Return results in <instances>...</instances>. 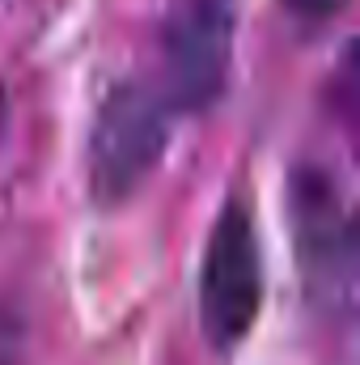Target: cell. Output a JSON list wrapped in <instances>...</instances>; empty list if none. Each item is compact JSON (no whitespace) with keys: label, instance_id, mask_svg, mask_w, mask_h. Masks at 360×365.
Listing matches in <instances>:
<instances>
[{"label":"cell","instance_id":"cell-1","mask_svg":"<svg viewBox=\"0 0 360 365\" xmlns=\"http://www.w3.org/2000/svg\"><path fill=\"white\" fill-rule=\"evenodd\" d=\"M263 306V255L250 208L229 200L212 225L203 272H199V323L212 349H233L246 340Z\"/></svg>","mask_w":360,"mask_h":365},{"label":"cell","instance_id":"cell-2","mask_svg":"<svg viewBox=\"0 0 360 365\" xmlns=\"http://www.w3.org/2000/svg\"><path fill=\"white\" fill-rule=\"evenodd\" d=\"M233 4L238 0H170L162 30L170 106L203 110L221 98L233 51Z\"/></svg>","mask_w":360,"mask_h":365},{"label":"cell","instance_id":"cell-3","mask_svg":"<svg viewBox=\"0 0 360 365\" xmlns=\"http://www.w3.org/2000/svg\"><path fill=\"white\" fill-rule=\"evenodd\" d=\"M166 98L153 90L127 81L110 93L97 110L93 123V191L102 200H123L132 195L144 175L157 166V158L166 153Z\"/></svg>","mask_w":360,"mask_h":365},{"label":"cell","instance_id":"cell-4","mask_svg":"<svg viewBox=\"0 0 360 365\" xmlns=\"http://www.w3.org/2000/svg\"><path fill=\"white\" fill-rule=\"evenodd\" d=\"M288 212L297 225V247L305 280L318 302L348 306L352 293V217L335 179L318 166H301L288 182Z\"/></svg>","mask_w":360,"mask_h":365},{"label":"cell","instance_id":"cell-5","mask_svg":"<svg viewBox=\"0 0 360 365\" xmlns=\"http://www.w3.org/2000/svg\"><path fill=\"white\" fill-rule=\"evenodd\" d=\"M348 0H284V9H292L297 17H305V21H322V17H331V13H339Z\"/></svg>","mask_w":360,"mask_h":365},{"label":"cell","instance_id":"cell-6","mask_svg":"<svg viewBox=\"0 0 360 365\" xmlns=\"http://www.w3.org/2000/svg\"><path fill=\"white\" fill-rule=\"evenodd\" d=\"M0 132H4V86H0Z\"/></svg>","mask_w":360,"mask_h":365}]
</instances>
